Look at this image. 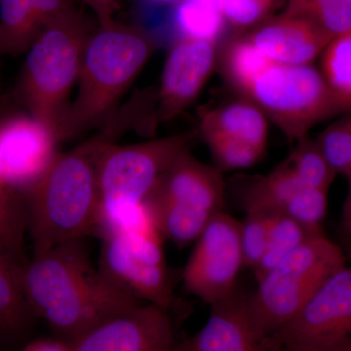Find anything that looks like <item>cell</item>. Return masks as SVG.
Listing matches in <instances>:
<instances>
[{
    "instance_id": "1",
    "label": "cell",
    "mask_w": 351,
    "mask_h": 351,
    "mask_svg": "<svg viewBox=\"0 0 351 351\" xmlns=\"http://www.w3.org/2000/svg\"><path fill=\"white\" fill-rule=\"evenodd\" d=\"M32 316L71 343L103 321L145 304L95 269L84 239L58 245L19 269Z\"/></svg>"
},
{
    "instance_id": "2",
    "label": "cell",
    "mask_w": 351,
    "mask_h": 351,
    "mask_svg": "<svg viewBox=\"0 0 351 351\" xmlns=\"http://www.w3.org/2000/svg\"><path fill=\"white\" fill-rule=\"evenodd\" d=\"M156 48L143 27L114 19L98 23L85 45L77 94L59 127V142L105 126Z\"/></svg>"
},
{
    "instance_id": "3",
    "label": "cell",
    "mask_w": 351,
    "mask_h": 351,
    "mask_svg": "<svg viewBox=\"0 0 351 351\" xmlns=\"http://www.w3.org/2000/svg\"><path fill=\"white\" fill-rule=\"evenodd\" d=\"M101 147V138L96 136L71 151L59 152L25 197L34 256L97 235Z\"/></svg>"
},
{
    "instance_id": "4",
    "label": "cell",
    "mask_w": 351,
    "mask_h": 351,
    "mask_svg": "<svg viewBox=\"0 0 351 351\" xmlns=\"http://www.w3.org/2000/svg\"><path fill=\"white\" fill-rule=\"evenodd\" d=\"M95 27L82 9L71 7L44 25L25 53L14 97L25 112L57 137Z\"/></svg>"
},
{
    "instance_id": "5",
    "label": "cell",
    "mask_w": 351,
    "mask_h": 351,
    "mask_svg": "<svg viewBox=\"0 0 351 351\" xmlns=\"http://www.w3.org/2000/svg\"><path fill=\"white\" fill-rule=\"evenodd\" d=\"M197 132L189 131L138 144L119 145L101 138L98 160L99 215L101 228L143 204L159 178L178 156L191 151Z\"/></svg>"
},
{
    "instance_id": "6",
    "label": "cell",
    "mask_w": 351,
    "mask_h": 351,
    "mask_svg": "<svg viewBox=\"0 0 351 351\" xmlns=\"http://www.w3.org/2000/svg\"><path fill=\"white\" fill-rule=\"evenodd\" d=\"M346 265L339 245L324 233L313 235L258 281L257 290L249 295L254 318L267 334H276Z\"/></svg>"
},
{
    "instance_id": "7",
    "label": "cell",
    "mask_w": 351,
    "mask_h": 351,
    "mask_svg": "<svg viewBox=\"0 0 351 351\" xmlns=\"http://www.w3.org/2000/svg\"><path fill=\"white\" fill-rule=\"evenodd\" d=\"M291 142L321 121L351 113V97L339 93L311 64L274 63L244 91Z\"/></svg>"
},
{
    "instance_id": "8",
    "label": "cell",
    "mask_w": 351,
    "mask_h": 351,
    "mask_svg": "<svg viewBox=\"0 0 351 351\" xmlns=\"http://www.w3.org/2000/svg\"><path fill=\"white\" fill-rule=\"evenodd\" d=\"M162 239L151 213L143 210L101 239L99 269L136 299L170 313L174 286Z\"/></svg>"
},
{
    "instance_id": "9",
    "label": "cell",
    "mask_w": 351,
    "mask_h": 351,
    "mask_svg": "<svg viewBox=\"0 0 351 351\" xmlns=\"http://www.w3.org/2000/svg\"><path fill=\"white\" fill-rule=\"evenodd\" d=\"M284 351H351V263L274 334Z\"/></svg>"
},
{
    "instance_id": "10",
    "label": "cell",
    "mask_w": 351,
    "mask_h": 351,
    "mask_svg": "<svg viewBox=\"0 0 351 351\" xmlns=\"http://www.w3.org/2000/svg\"><path fill=\"white\" fill-rule=\"evenodd\" d=\"M182 271L186 291L209 306L232 294L243 267L240 221L226 212L215 214L196 240Z\"/></svg>"
},
{
    "instance_id": "11",
    "label": "cell",
    "mask_w": 351,
    "mask_h": 351,
    "mask_svg": "<svg viewBox=\"0 0 351 351\" xmlns=\"http://www.w3.org/2000/svg\"><path fill=\"white\" fill-rule=\"evenodd\" d=\"M56 134L29 113L0 117V170L23 197L43 179L59 154Z\"/></svg>"
},
{
    "instance_id": "12",
    "label": "cell",
    "mask_w": 351,
    "mask_h": 351,
    "mask_svg": "<svg viewBox=\"0 0 351 351\" xmlns=\"http://www.w3.org/2000/svg\"><path fill=\"white\" fill-rule=\"evenodd\" d=\"M204 326L177 341L170 351H283L252 314L249 295L237 286L232 294L210 306Z\"/></svg>"
},
{
    "instance_id": "13",
    "label": "cell",
    "mask_w": 351,
    "mask_h": 351,
    "mask_svg": "<svg viewBox=\"0 0 351 351\" xmlns=\"http://www.w3.org/2000/svg\"><path fill=\"white\" fill-rule=\"evenodd\" d=\"M176 341L169 311L142 304L103 321L69 345L71 351H170Z\"/></svg>"
},
{
    "instance_id": "14",
    "label": "cell",
    "mask_w": 351,
    "mask_h": 351,
    "mask_svg": "<svg viewBox=\"0 0 351 351\" xmlns=\"http://www.w3.org/2000/svg\"><path fill=\"white\" fill-rule=\"evenodd\" d=\"M215 54L213 43L179 38L164 64L156 119H173L195 100L213 71Z\"/></svg>"
},
{
    "instance_id": "15",
    "label": "cell",
    "mask_w": 351,
    "mask_h": 351,
    "mask_svg": "<svg viewBox=\"0 0 351 351\" xmlns=\"http://www.w3.org/2000/svg\"><path fill=\"white\" fill-rule=\"evenodd\" d=\"M145 201L170 203L213 216L223 211L225 184L218 168L184 152L159 178Z\"/></svg>"
},
{
    "instance_id": "16",
    "label": "cell",
    "mask_w": 351,
    "mask_h": 351,
    "mask_svg": "<svg viewBox=\"0 0 351 351\" xmlns=\"http://www.w3.org/2000/svg\"><path fill=\"white\" fill-rule=\"evenodd\" d=\"M249 39L274 63L304 66L322 54L332 38L308 21L286 14L263 25Z\"/></svg>"
},
{
    "instance_id": "17",
    "label": "cell",
    "mask_w": 351,
    "mask_h": 351,
    "mask_svg": "<svg viewBox=\"0 0 351 351\" xmlns=\"http://www.w3.org/2000/svg\"><path fill=\"white\" fill-rule=\"evenodd\" d=\"M200 133L216 132L248 143L265 151L267 122L265 113L252 101H233L199 110Z\"/></svg>"
},
{
    "instance_id": "18",
    "label": "cell",
    "mask_w": 351,
    "mask_h": 351,
    "mask_svg": "<svg viewBox=\"0 0 351 351\" xmlns=\"http://www.w3.org/2000/svg\"><path fill=\"white\" fill-rule=\"evenodd\" d=\"M43 0H0V55L25 54L41 31Z\"/></svg>"
},
{
    "instance_id": "19",
    "label": "cell",
    "mask_w": 351,
    "mask_h": 351,
    "mask_svg": "<svg viewBox=\"0 0 351 351\" xmlns=\"http://www.w3.org/2000/svg\"><path fill=\"white\" fill-rule=\"evenodd\" d=\"M304 188L285 160L251 184L244 197L245 211L258 209L287 216Z\"/></svg>"
},
{
    "instance_id": "20",
    "label": "cell",
    "mask_w": 351,
    "mask_h": 351,
    "mask_svg": "<svg viewBox=\"0 0 351 351\" xmlns=\"http://www.w3.org/2000/svg\"><path fill=\"white\" fill-rule=\"evenodd\" d=\"M25 198L9 186L0 170V251L22 267L25 260V235L27 230Z\"/></svg>"
},
{
    "instance_id": "21",
    "label": "cell",
    "mask_w": 351,
    "mask_h": 351,
    "mask_svg": "<svg viewBox=\"0 0 351 351\" xmlns=\"http://www.w3.org/2000/svg\"><path fill=\"white\" fill-rule=\"evenodd\" d=\"M19 269L0 251V332L3 338L20 337L32 317L21 288Z\"/></svg>"
},
{
    "instance_id": "22",
    "label": "cell",
    "mask_w": 351,
    "mask_h": 351,
    "mask_svg": "<svg viewBox=\"0 0 351 351\" xmlns=\"http://www.w3.org/2000/svg\"><path fill=\"white\" fill-rule=\"evenodd\" d=\"M324 233L309 230L299 221L284 214H272L269 239L265 253L258 265L254 267L257 282L267 272L274 269L291 252L306 240L316 234Z\"/></svg>"
},
{
    "instance_id": "23",
    "label": "cell",
    "mask_w": 351,
    "mask_h": 351,
    "mask_svg": "<svg viewBox=\"0 0 351 351\" xmlns=\"http://www.w3.org/2000/svg\"><path fill=\"white\" fill-rule=\"evenodd\" d=\"M172 23L180 38L213 43L225 29L223 13L197 0H181L176 4Z\"/></svg>"
},
{
    "instance_id": "24",
    "label": "cell",
    "mask_w": 351,
    "mask_h": 351,
    "mask_svg": "<svg viewBox=\"0 0 351 351\" xmlns=\"http://www.w3.org/2000/svg\"><path fill=\"white\" fill-rule=\"evenodd\" d=\"M286 162L298 181L307 188L329 191L337 176L316 140L308 136L297 141V145Z\"/></svg>"
},
{
    "instance_id": "25",
    "label": "cell",
    "mask_w": 351,
    "mask_h": 351,
    "mask_svg": "<svg viewBox=\"0 0 351 351\" xmlns=\"http://www.w3.org/2000/svg\"><path fill=\"white\" fill-rule=\"evenodd\" d=\"M287 15L308 21L332 38L351 31V0H290Z\"/></svg>"
},
{
    "instance_id": "26",
    "label": "cell",
    "mask_w": 351,
    "mask_h": 351,
    "mask_svg": "<svg viewBox=\"0 0 351 351\" xmlns=\"http://www.w3.org/2000/svg\"><path fill=\"white\" fill-rule=\"evenodd\" d=\"M274 64L249 38L233 43L226 53L228 77L243 92L258 75Z\"/></svg>"
},
{
    "instance_id": "27",
    "label": "cell",
    "mask_w": 351,
    "mask_h": 351,
    "mask_svg": "<svg viewBox=\"0 0 351 351\" xmlns=\"http://www.w3.org/2000/svg\"><path fill=\"white\" fill-rule=\"evenodd\" d=\"M217 165L223 169L232 170L250 167L265 154L255 145L228 137L216 132L201 133Z\"/></svg>"
},
{
    "instance_id": "28",
    "label": "cell",
    "mask_w": 351,
    "mask_h": 351,
    "mask_svg": "<svg viewBox=\"0 0 351 351\" xmlns=\"http://www.w3.org/2000/svg\"><path fill=\"white\" fill-rule=\"evenodd\" d=\"M322 54L325 80L339 93L351 97V31L332 38Z\"/></svg>"
},
{
    "instance_id": "29",
    "label": "cell",
    "mask_w": 351,
    "mask_h": 351,
    "mask_svg": "<svg viewBox=\"0 0 351 351\" xmlns=\"http://www.w3.org/2000/svg\"><path fill=\"white\" fill-rule=\"evenodd\" d=\"M316 142L337 175L351 173V113L328 126Z\"/></svg>"
},
{
    "instance_id": "30",
    "label": "cell",
    "mask_w": 351,
    "mask_h": 351,
    "mask_svg": "<svg viewBox=\"0 0 351 351\" xmlns=\"http://www.w3.org/2000/svg\"><path fill=\"white\" fill-rule=\"evenodd\" d=\"M272 214L258 209L247 210L244 221L240 223L244 267L254 269L262 258L269 239Z\"/></svg>"
},
{
    "instance_id": "31",
    "label": "cell",
    "mask_w": 351,
    "mask_h": 351,
    "mask_svg": "<svg viewBox=\"0 0 351 351\" xmlns=\"http://www.w3.org/2000/svg\"><path fill=\"white\" fill-rule=\"evenodd\" d=\"M281 0H223V15L239 27H246L263 20L271 13Z\"/></svg>"
},
{
    "instance_id": "32",
    "label": "cell",
    "mask_w": 351,
    "mask_h": 351,
    "mask_svg": "<svg viewBox=\"0 0 351 351\" xmlns=\"http://www.w3.org/2000/svg\"><path fill=\"white\" fill-rule=\"evenodd\" d=\"M348 180V188L345 203H343V212H341V221H339V233H341V248L351 260V173L346 175Z\"/></svg>"
},
{
    "instance_id": "33",
    "label": "cell",
    "mask_w": 351,
    "mask_h": 351,
    "mask_svg": "<svg viewBox=\"0 0 351 351\" xmlns=\"http://www.w3.org/2000/svg\"><path fill=\"white\" fill-rule=\"evenodd\" d=\"M83 5L91 9L96 15L98 23H105L114 19L115 12L119 8V0H77Z\"/></svg>"
},
{
    "instance_id": "34",
    "label": "cell",
    "mask_w": 351,
    "mask_h": 351,
    "mask_svg": "<svg viewBox=\"0 0 351 351\" xmlns=\"http://www.w3.org/2000/svg\"><path fill=\"white\" fill-rule=\"evenodd\" d=\"M21 351H71V345L61 339H39Z\"/></svg>"
},
{
    "instance_id": "35",
    "label": "cell",
    "mask_w": 351,
    "mask_h": 351,
    "mask_svg": "<svg viewBox=\"0 0 351 351\" xmlns=\"http://www.w3.org/2000/svg\"><path fill=\"white\" fill-rule=\"evenodd\" d=\"M149 1L156 5H176L181 0H149Z\"/></svg>"
},
{
    "instance_id": "36",
    "label": "cell",
    "mask_w": 351,
    "mask_h": 351,
    "mask_svg": "<svg viewBox=\"0 0 351 351\" xmlns=\"http://www.w3.org/2000/svg\"><path fill=\"white\" fill-rule=\"evenodd\" d=\"M0 71H1V69H0ZM0 88H1V75H0Z\"/></svg>"
},
{
    "instance_id": "37",
    "label": "cell",
    "mask_w": 351,
    "mask_h": 351,
    "mask_svg": "<svg viewBox=\"0 0 351 351\" xmlns=\"http://www.w3.org/2000/svg\"><path fill=\"white\" fill-rule=\"evenodd\" d=\"M3 338V337H2V334H1V332H0V341H1V339Z\"/></svg>"
},
{
    "instance_id": "38",
    "label": "cell",
    "mask_w": 351,
    "mask_h": 351,
    "mask_svg": "<svg viewBox=\"0 0 351 351\" xmlns=\"http://www.w3.org/2000/svg\"><path fill=\"white\" fill-rule=\"evenodd\" d=\"M284 351V350H283Z\"/></svg>"
}]
</instances>
